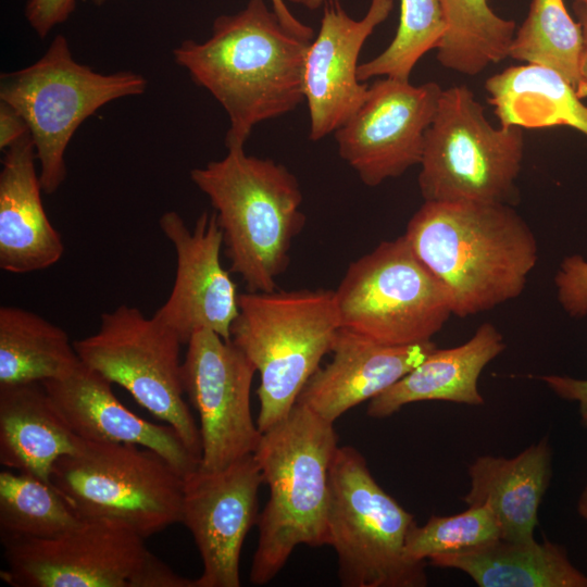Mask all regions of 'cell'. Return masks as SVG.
Wrapping results in <instances>:
<instances>
[{
	"instance_id": "d6986e66",
	"label": "cell",
	"mask_w": 587,
	"mask_h": 587,
	"mask_svg": "<svg viewBox=\"0 0 587 587\" xmlns=\"http://www.w3.org/2000/svg\"><path fill=\"white\" fill-rule=\"evenodd\" d=\"M73 432L84 440L139 445L164 457L184 477L200 460L171 425L143 420L124 407L112 383L82 363L70 375L42 382Z\"/></svg>"
},
{
	"instance_id": "603a6c76",
	"label": "cell",
	"mask_w": 587,
	"mask_h": 587,
	"mask_svg": "<svg viewBox=\"0 0 587 587\" xmlns=\"http://www.w3.org/2000/svg\"><path fill=\"white\" fill-rule=\"evenodd\" d=\"M83 442L42 383L0 386V463L7 469L51 483L54 463Z\"/></svg>"
},
{
	"instance_id": "52a82bcc",
	"label": "cell",
	"mask_w": 587,
	"mask_h": 587,
	"mask_svg": "<svg viewBox=\"0 0 587 587\" xmlns=\"http://www.w3.org/2000/svg\"><path fill=\"white\" fill-rule=\"evenodd\" d=\"M414 516L387 494L364 457L339 446L330 466L327 545L345 587H424L425 563L405 557Z\"/></svg>"
},
{
	"instance_id": "d6a6232c",
	"label": "cell",
	"mask_w": 587,
	"mask_h": 587,
	"mask_svg": "<svg viewBox=\"0 0 587 587\" xmlns=\"http://www.w3.org/2000/svg\"><path fill=\"white\" fill-rule=\"evenodd\" d=\"M76 0H28L25 16L39 38L64 22L75 11Z\"/></svg>"
},
{
	"instance_id": "e0dca14e",
	"label": "cell",
	"mask_w": 587,
	"mask_h": 587,
	"mask_svg": "<svg viewBox=\"0 0 587 587\" xmlns=\"http://www.w3.org/2000/svg\"><path fill=\"white\" fill-rule=\"evenodd\" d=\"M394 9V0H371L361 20L352 18L340 0H325L316 38L304 62V100L313 141L334 134L360 108L369 85L358 79V59L374 29Z\"/></svg>"
},
{
	"instance_id": "8992f818",
	"label": "cell",
	"mask_w": 587,
	"mask_h": 587,
	"mask_svg": "<svg viewBox=\"0 0 587 587\" xmlns=\"http://www.w3.org/2000/svg\"><path fill=\"white\" fill-rule=\"evenodd\" d=\"M147 86L141 74H101L76 62L61 34L38 61L1 75L0 101L16 110L28 126L43 192H55L65 180V151L79 125L113 100L142 95Z\"/></svg>"
},
{
	"instance_id": "74e56055",
	"label": "cell",
	"mask_w": 587,
	"mask_h": 587,
	"mask_svg": "<svg viewBox=\"0 0 587 587\" xmlns=\"http://www.w3.org/2000/svg\"><path fill=\"white\" fill-rule=\"evenodd\" d=\"M577 511L579 516L587 523V485L584 487L578 498Z\"/></svg>"
},
{
	"instance_id": "7402d4cb",
	"label": "cell",
	"mask_w": 587,
	"mask_h": 587,
	"mask_svg": "<svg viewBox=\"0 0 587 587\" xmlns=\"http://www.w3.org/2000/svg\"><path fill=\"white\" fill-rule=\"evenodd\" d=\"M551 447L547 437L513 458L480 455L469 465V505H487L500 526L501 538L534 540L538 510L551 479Z\"/></svg>"
},
{
	"instance_id": "d4e9b609",
	"label": "cell",
	"mask_w": 587,
	"mask_h": 587,
	"mask_svg": "<svg viewBox=\"0 0 587 587\" xmlns=\"http://www.w3.org/2000/svg\"><path fill=\"white\" fill-rule=\"evenodd\" d=\"M485 89L502 126H569L587 137V107L552 68L530 63L511 66L487 78Z\"/></svg>"
},
{
	"instance_id": "cb8c5ba5",
	"label": "cell",
	"mask_w": 587,
	"mask_h": 587,
	"mask_svg": "<svg viewBox=\"0 0 587 587\" xmlns=\"http://www.w3.org/2000/svg\"><path fill=\"white\" fill-rule=\"evenodd\" d=\"M437 567L465 573L479 587H587V575L570 561L563 547L502 538L485 545L434 557Z\"/></svg>"
},
{
	"instance_id": "ba28073f",
	"label": "cell",
	"mask_w": 587,
	"mask_h": 587,
	"mask_svg": "<svg viewBox=\"0 0 587 587\" xmlns=\"http://www.w3.org/2000/svg\"><path fill=\"white\" fill-rule=\"evenodd\" d=\"M524 148L523 128L494 127L470 88H447L425 133L421 195L424 201L512 204Z\"/></svg>"
},
{
	"instance_id": "ab89813d",
	"label": "cell",
	"mask_w": 587,
	"mask_h": 587,
	"mask_svg": "<svg viewBox=\"0 0 587 587\" xmlns=\"http://www.w3.org/2000/svg\"><path fill=\"white\" fill-rule=\"evenodd\" d=\"M95 5H103L104 3H107L108 1L110 0H90Z\"/></svg>"
},
{
	"instance_id": "4dcf8cb0",
	"label": "cell",
	"mask_w": 587,
	"mask_h": 587,
	"mask_svg": "<svg viewBox=\"0 0 587 587\" xmlns=\"http://www.w3.org/2000/svg\"><path fill=\"white\" fill-rule=\"evenodd\" d=\"M501 538L497 517L487 505H471L450 515H432L427 523H416L405 541V557L425 563L434 557L472 549Z\"/></svg>"
},
{
	"instance_id": "484cf974",
	"label": "cell",
	"mask_w": 587,
	"mask_h": 587,
	"mask_svg": "<svg viewBox=\"0 0 587 587\" xmlns=\"http://www.w3.org/2000/svg\"><path fill=\"white\" fill-rule=\"evenodd\" d=\"M80 364L60 326L18 307L0 308V386L62 378Z\"/></svg>"
},
{
	"instance_id": "d590c367",
	"label": "cell",
	"mask_w": 587,
	"mask_h": 587,
	"mask_svg": "<svg viewBox=\"0 0 587 587\" xmlns=\"http://www.w3.org/2000/svg\"><path fill=\"white\" fill-rule=\"evenodd\" d=\"M270 2L272 4V10L279 18L282 25L289 33L309 41L314 38L313 28L298 20L288 9L284 0H270Z\"/></svg>"
},
{
	"instance_id": "44dd1931",
	"label": "cell",
	"mask_w": 587,
	"mask_h": 587,
	"mask_svg": "<svg viewBox=\"0 0 587 587\" xmlns=\"http://www.w3.org/2000/svg\"><path fill=\"white\" fill-rule=\"evenodd\" d=\"M504 349L499 329L491 323H483L466 342L453 348H436L407 375L370 400L367 415L385 419L420 401L483 404L479 376Z\"/></svg>"
},
{
	"instance_id": "4316f807",
	"label": "cell",
	"mask_w": 587,
	"mask_h": 587,
	"mask_svg": "<svg viewBox=\"0 0 587 587\" xmlns=\"http://www.w3.org/2000/svg\"><path fill=\"white\" fill-rule=\"evenodd\" d=\"M446 23L437 60L449 70L478 75L509 57L515 22L497 15L488 0H439Z\"/></svg>"
},
{
	"instance_id": "ac0fdd59",
	"label": "cell",
	"mask_w": 587,
	"mask_h": 587,
	"mask_svg": "<svg viewBox=\"0 0 587 587\" xmlns=\"http://www.w3.org/2000/svg\"><path fill=\"white\" fill-rule=\"evenodd\" d=\"M436 348L433 340L407 346L384 345L340 327L330 362L314 372L297 403L335 423L353 407L391 387Z\"/></svg>"
},
{
	"instance_id": "3957f363",
	"label": "cell",
	"mask_w": 587,
	"mask_h": 587,
	"mask_svg": "<svg viewBox=\"0 0 587 587\" xmlns=\"http://www.w3.org/2000/svg\"><path fill=\"white\" fill-rule=\"evenodd\" d=\"M338 447L334 423L300 403L262 433L253 455L270 498L257 521L253 585L268 584L299 545H327L330 466Z\"/></svg>"
},
{
	"instance_id": "9c48e42d",
	"label": "cell",
	"mask_w": 587,
	"mask_h": 587,
	"mask_svg": "<svg viewBox=\"0 0 587 587\" xmlns=\"http://www.w3.org/2000/svg\"><path fill=\"white\" fill-rule=\"evenodd\" d=\"M50 479L80 519L120 520L143 538L182 523L184 476L139 445L84 440Z\"/></svg>"
},
{
	"instance_id": "9a60e30c",
	"label": "cell",
	"mask_w": 587,
	"mask_h": 587,
	"mask_svg": "<svg viewBox=\"0 0 587 587\" xmlns=\"http://www.w3.org/2000/svg\"><path fill=\"white\" fill-rule=\"evenodd\" d=\"M263 484L253 454L217 471L200 467L184 477L182 523L202 560L195 587H239V562L247 534L258 521Z\"/></svg>"
},
{
	"instance_id": "83f0119b",
	"label": "cell",
	"mask_w": 587,
	"mask_h": 587,
	"mask_svg": "<svg viewBox=\"0 0 587 587\" xmlns=\"http://www.w3.org/2000/svg\"><path fill=\"white\" fill-rule=\"evenodd\" d=\"M583 48L582 26L571 17L563 0H532L509 57L554 70L583 99L587 97L580 74Z\"/></svg>"
},
{
	"instance_id": "f1b7e54d",
	"label": "cell",
	"mask_w": 587,
	"mask_h": 587,
	"mask_svg": "<svg viewBox=\"0 0 587 587\" xmlns=\"http://www.w3.org/2000/svg\"><path fill=\"white\" fill-rule=\"evenodd\" d=\"M80 520L52 483L23 472L1 471L2 542L51 538L73 528Z\"/></svg>"
},
{
	"instance_id": "836d02e7",
	"label": "cell",
	"mask_w": 587,
	"mask_h": 587,
	"mask_svg": "<svg viewBox=\"0 0 587 587\" xmlns=\"http://www.w3.org/2000/svg\"><path fill=\"white\" fill-rule=\"evenodd\" d=\"M557 396L578 403L582 423L587 427V379L555 374L537 376Z\"/></svg>"
},
{
	"instance_id": "1f68e13d",
	"label": "cell",
	"mask_w": 587,
	"mask_h": 587,
	"mask_svg": "<svg viewBox=\"0 0 587 587\" xmlns=\"http://www.w3.org/2000/svg\"><path fill=\"white\" fill-rule=\"evenodd\" d=\"M557 298L571 317L587 315V261L578 254L565 257L554 276Z\"/></svg>"
},
{
	"instance_id": "5bb4252c",
	"label": "cell",
	"mask_w": 587,
	"mask_h": 587,
	"mask_svg": "<svg viewBox=\"0 0 587 587\" xmlns=\"http://www.w3.org/2000/svg\"><path fill=\"white\" fill-rule=\"evenodd\" d=\"M441 93L435 82H374L360 108L334 133L340 158L369 187L401 176L421 163Z\"/></svg>"
},
{
	"instance_id": "f35d334b",
	"label": "cell",
	"mask_w": 587,
	"mask_h": 587,
	"mask_svg": "<svg viewBox=\"0 0 587 587\" xmlns=\"http://www.w3.org/2000/svg\"><path fill=\"white\" fill-rule=\"evenodd\" d=\"M288 1L302 5L310 10H316L320 7H322L325 2V0H288Z\"/></svg>"
},
{
	"instance_id": "ffe728a7",
	"label": "cell",
	"mask_w": 587,
	"mask_h": 587,
	"mask_svg": "<svg viewBox=\"0 0 587 587\" xmlns=\"http://www.w3.org/2000/svg\"><path fill=\"white\" fill-rule=\"evenodd\" d=\"M30 133L4 150L0 172V268L26 274L48 268L64 253L41 200Z\"/></svg>"
},
{
	"instance_id": "60d3db41",
	"label": "cell",
	"mask_w": 587,
	"mask_h": 587,
	"mask_svg": "<svg viewBox=\"0 0 587 587\" xmlns=\"http://www.w3.org/2000/svg\"><path fill=\"white\" fill-rule=\"evenodd\" d=\"M574 2H578L587 8V0H574Z\"/></svg>"
},
{
	"instance_id": "7c38bea8",
	"label": "cell",
	"mask_w": 587,
	"mask_h": 587,
	"mask_svg": "<svg viewBox=\"0 0 587 587\" xmlns=\"http://www.w3.org/2000/svg\"><path fill=\"white\" fill-rule=\"evenodd\" d=\"M123 521L82 519L51 538L4 541L2 580L14 587H146L158 559Z\"/></svg>"
},
{
	"instance_id": "7a4b0ae2",
	"label": "cell",
	"mask_w": 587,
	"mask_h": 587,
	"mask_svg": "<svg viewBox=\"0 0 587 587\" xmlns=\"http://www.w3.org/2000/svg\"><path fill=\"white\" fill-rule=\"evenodd\" d=\"M403 236L458 317L521 296L538 261L533 230L509 203L424 201Z\"/></svg>"
},
{
	"instance_id": "2e32d148",
	"label": "cell",
	"mask_w": 587,
	"mask_h": 587,
	"mask_svg": "<svg viewBox=\"0 0 587 587\" xmlns=\"http://www.w3.org/2000/svg\"><path fill=\"white\" fill-rule=\"evenodd\" d=\"M159 226L174 247L176 273L167 300L153 316L184 345L201 329L229 340L239 294L221 263L224 243L216 213L202 212L190 229L177 212L167 211L160 216Z\"/></svg>"
},
{
	"instance_id": "4fadbf2b",
	"label": "cell",
	"mask_w": 587,
	"mask_h": 587,
	"mask_svg": "<svg viewBox=\"0 0 587 587\" xmlns=\"http://www.w3.org/2000/svg\"><path fill=\"white\" fill-rule=\"evenodd\" d=\"M182 376L200 419L199 467L217 471L253 454L262 433L250 407L253 363L229 339L210 329L188 340Z\"/></svg>"
},
{
	"instance_id": "277c9868",
	"label": "cell",
	"mask_w": 587,
	"mask_h": 587,
	"mask_svg": "<svg viewBox=\"0 0 587 587\" xmlns=\"http://www.w3.org/2000/svg\"><path fill=\"white\" fill-rule=\"evenodd\" d=\"M190 178L216 213L229 271L248 291L276 290L292 240L305 224L297 177L271 159L230 148L223 159L191 170Z\"/></svg>"
},
{
	"instance_id": "6da1fadb",
	"label": "cell",
	"mask_w": 587,
	"mask_h": 587,
	"mask_svg": "<svg viewBox=\"0 0 587 587\" xmlns=\"http://www.w3.org/2000/svg\"><path fill=\"white\" fill-rule=\"evenodd\" d=\"M311 41L289 33L265 0H249L239 12L217 16L205 41L187 39L173 57L226 111V148H243L257 124L304 100Z\"/></svg>"
},
{
	"instance_id": "e575fe53",
	"label": "cell",
	"mask_w": 587,
	"mask_h": 587,
	"mask_svg": "<svg viewBox=\"0 0 587 587\" xmlns=\"http://www.w3.org/2000/svg\"><path fill=\"white\" fill-rule=\"evenodd\" d=\"M29 133L25 120L8 103L0 101V149L4 151L12 143Z\"/></svg>"
},
{
	"instance_id": "8fae6325",
	"label": "cell",
	"mask_w": 587,
	"mask_h": 587,
	"mask_svg": "<svg viewBox=\"0 0 587 587\" xmlns=\"http://www.w3.org/2000/svg\"><path fill=\"white\" fill-rule=\"evenodd\" d=\"M73 344L82 363L171 425L201 460L200 430L184 399L179 357L184 344L175 332L138 308L121 304L101 315L95 334Z\"/></svg>"
},
{
	"instance_id": "5b68a950",
	"label": "cell",
	"mask_w": 587,
	"mask_h": 587,
	"mask_svg": "<svg viewBox=\"0 0 587 587\" xmlns=\"http://www.w3.org/2000/svg\"><path fill=\"white\" fill-rule=\"evenodd\" d=\"M230 340L260 374L261 433L284 420L340 328L335 291L273 290L239 294Z\"/></svg>"
},
{
	"instance_id": "30bf717a",
	"label": "cell",
	"mask_w": 587,
	"mask_h": 587,
	"mask_svg": "<svg viewBox=\"0 0 587 587\" xmlns=\"http://www.w3.org/2000/svg\"><path fill=\"white\" fill-rule=\"evenodd\" d=\"M335 291L340 327L377 342H426L452 315L450 298L402 235L353 261Z\"/></svg>"
},
{
	"instance_id": "f546056e",
	"label": "cell",
	"mask_w": 587,
	"mask_h": 587,
	"mask_svg": "<svg viewBox=\"0 0 587 587\" xmlns=\"http://www.w3.org/2000/svg\"><path fill=\"white\" fill-rule=\"evenodd\" d=\"M446 32L439 0H401L397 33L389 46L358 67V79L375 76L409 80L419 60L437 49Z\"/></svg>"
},
{
	"instance_id": "8d00e7d4",
	"label": "cell",
	"mask_w": 587,
	"mask_h": 587,
	"mask_svg": "<svg viewBox=\"0 0 587 587\" xmlns=\"http://www.w3.org/2000/svg\"><path fill=\"white\" fill-rule=\"evenodd\" d=\"M574 12L583 30L584 48L582 54L580 74L587 85V8L578 2H574Z\"/></svg>"
}]
</instances>
